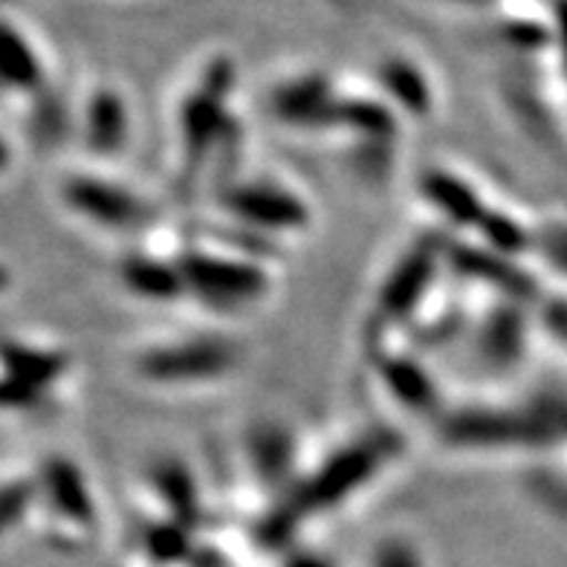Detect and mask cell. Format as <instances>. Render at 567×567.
I'll return each mask as SVG.
<instances>
[{"mask_svg":"<svg viewBox=\"0 0 567 567\" xmlns=\"http://www.w3.org/2000/svg\"><path fill=\"white\" fill-rule=\"evenodd\" d=\"M177 264L186 299L215 316L247 313L272 292L267 264L252 249L231 247V240L186 244L177 252Z\"/></svg>","mask_w":567,"mask_h":567,"instance_id":"6da1fadb","label":"cell"},{"mask_svg":"<svg viewBox=\"0 0 567 567\" xmlns=\"http://www.w3.org/2000/svg\"><path fill=\"white\" fill-rule=\"evenodd\" d=\"M240 368V348L217 330H188L140 344L131 357L136 380L159 389H206Z\"/></svg>","mask_w":567,"mask_h":567,"instance_id":"7a4b0ae2","label":"cell"},{"mask_svg":"<svg viewBox=\"0 0 567 567\" xmlns=\"http://www.w3.org/2000/svg\"><path fill=\"white\" fill-rule=\"evenodd\" d=\"M394 455L396 446L391 434H357L351 443L330 452L316 470L305 472L299 486L278 504L292 518L342 507L344 501H351L380 478V472L385 470V463L394 461Z\"/></svg>","mask_w":567,"mask_h":567,"instance_id":"3957f363","label":"cell"},{"mask_svg":"<svg viewBox=\"0 0 567 567\" xmlns=\"http://www.w3.org/2000/svg\"><path fill=\"white\" fill-rule=\"evenodd\" d=\"M217 203L235 229L249 231L258 240L301 235L313 220L305 195L276 174H231L217 192Z\"/></svg>","mask_w":567,"mask_h":567,"instance_id":"277c9868","label":"cell"},{"mask_svg":"<svg viewBox=\"0 0 567 567\" xmlns=\"http://www.w3.org/2000/svg\"><path fill=\"white\" fill-rule=\"evenodd\" d=\"M231 84H235V70L229 68V61H215L209 64L200 84L192 87V93L179 102L177 145L183 172L186 168L197 172L212 163V154L238 140L235 122L226 111V96H229Z\"/></svg>","mask_w":567,"mask_h":567,"instance_id":"5b68a950","label":"cell"},{"mask_svg":"<svg viewBox=\"0 0 567 567\" xmlns=\"http://www.w3.org/2000/svg\"><path fill=\"white\" fill-rule=\"evenodd\" d=\"M59 200L82 224L111 235H140L154 220L151 203L136 188L102 172L64 174Z\"/></svg>","mask_w":567,"mask_h":567,"instance_id":"8992f818","label":"cell"},{"mask_svg":"<svg viewBox=\"0 0 567 567\" xmlns=\"http://www.w3.org/2000/svg\"><path fill=\"white\" fill-rule=\"evenodd\" d=\"M70 353L59 344L9 337L3 348V409L35 411L59 394L70 377Z\"/></svg>","mask_w":567,"mask_h":567,"instance_id":"52a82bcc","label":"cell"},{"mask_svg":"<svg viewBox=\"0 0 567 567\" xmlns=\"http://www.w3.org/2000/svg\"><path fill=\"white\" fill-rule=\"evenodd\" d=\"M449 255L437 244L423 240L414 244L409 252L391 267L389 278L380 290V307H377V321L396 328L405 324L411 316L420 313V307L432 301V292L437 287L441 269Z\"/></svg>","mask_w":567,"mask_h":567,"instance_id":"ba28073f","label":"cell"},{"mask_svg":"<svg viewBox=\"0 0 567 567\" xmlns=\"http://www.w3.org/2000/svg\"><path fill=\"white\" fill-rule=\"evenodd\" d=\"M244 457H247L255 484L267 489L269 495H278V501L287 498L305 478L299 461V437L290 425L276 423V420L249 429L247 441H244Z\"/></svg>","mask_w":567,"mask_h":567,"instance_id":"9c48e42d","label":"cell"},{"mask_svg":"<svg viewBox=\"0 0 567 567\" xmlns=\"http://www.w3.org/2000/svg\"><path fill=\"white\" fill-rule=\"evenodd\" d=\"M35 481L38 507L50 509L61 527H73V533L96 527V501L73 457H50L41 472H35Z\"/></svg>","mask_w":567,"mask_h":567,"instance_id":"30bf717a","label":"cell"},{"mask_svg":"<svg viewBox=\"0 0 567 567\" xmlns=\"http://www.w3.org/2000/svg\"><path fill=\"white\" fill-rule=\"evenodd\" d=\"M420 195L429 203V209L437 212L446 220V226H455V229H463V226L481 229V224L493 209L486 203L484 192L470 177L449 172V168L425 172V177L420 179Z\"/></svg>","mask_w":567,"mask_h":567,"instance_id":"8fae6325","label":"cell"},{"mask_svg":"<svg viewBox=\"0 0 567 567\" xmlns=\"http://www.w3.org/2000/svg\"><path fill=\"white\" fill-rule=\"evenodd\" d=\"M82 142L96 159L120 157L131 142V111L120 90L99 87L84 102Z\"/></svg>","mask_w":567,"mask_h":567,"instance_id":"7c38bea8","label":"cell"},{"mask_svg":"<svg viewBox=\"0 0 567 567\" xmlns=\"http://www.w3.org/2000/svg\"><path fill=\"white\" fill-rule=\"evenodd\" d=\"M522 301L509 299L504 307H495L493 313L481 321L475 337V353L486 371H513L527 353V321L522 313Z\"/></svg>","mask_w":567,"mask_h":567,"instance_id":"4fadbf2b","label":"cell"},{"mask_svg":"<svg viewBox=\"0 0 567 567\" xmlns=\"http://www.w3.org/2000/svg\"><path fill=\"white\" fill-rule=\"evenodd\" d=\"M120 278L127 292H134L140 301H154V305H172V301H188L186 284L179 276L177 252L163 258V252L140 249L131 252L120 264Z\"/></svg>","mask_w":567,"mask_h":567,"instance_id":"5bb4252c","label":"cell"},{"mask_svg":"<svg viewBox=\"0 0 567 567\" xmlns=\"http://www.w3.org/2000/svg\"><path fill=\"white\" fill-rule=\"evenodd\" d=\"M377 371H380V380L389 389V394L405 409H441V389L432 380V373L420 365V359L405 357L400 351H382L380 359H377Z\"/></svg>","mask_w":567,"mask_h":567,"instance_id":"9a60e30c","label":"cell"},{"mask_svg":"<svg viewBox=\"0 0 567 567\" xmlns=\"http://www.w3.org/2000/svg\"><path fill=\"white\" fill-rule=\"evenodd\" d=\"M3 84L7 93H21V96L41 93L44 87V68L38 61L35 47L16 30L12 21H7L3 30Z\"/></svg>","mask_w":567,"mask_h":567,"instance_id":"2e32d148","label":"cell"},{"mask_svg":"<svg viewBox=\"0 0 567 567\" xmlns=\"http://www.w3.org/2000/svg\"><path fill=\"white\" fill-rule=\"evenodd\" d=\"M380 82L385 87L391 99L403 111L414 113V116H425L432 111V93H429V84H425L423 73H420L414 64L403 59H391L382 64Z\"/></svg>","mask_w":567,"mask_h":567,"instance_id":"e0dca14e","label":"cell"}]
</instances>
